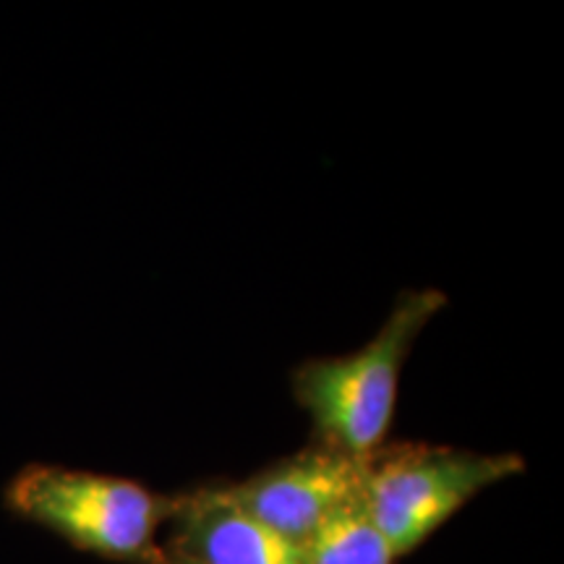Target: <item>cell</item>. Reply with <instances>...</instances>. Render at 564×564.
Instances as JSON below:
<instances>
[{
	"instance_id": "obj_3",
	"label": "cell",
	"mask_w": 564,
	"mask_h": 564,
	"mask_svg": "<svg viewBox=\"0 0 564 564\" xmlns=\"http://www.w3.org/2000/svg\"><path fill=\"white\" fill-rule=\"evenodd\" d=\"M523 470L525 460L514 453L384 444L364 463L361 502L394 560H400L432 539L484 489Z\"/></svg>"
},
{
	"instance_id": "obj_5",
	"label": "cell",
	"mask_w": 564,
	"mask_h": 564,
	"mask_svg": "<svg viewBox=\"0 0 564 564\" xmlns=\"http://www.w3.org/2000/svg\"><path fill=\"white\" fill-rule=\"evenodd\" d=\"M167 525L162 549L192 564H303L301 546L232 502L225 484L178 494Z\"/></svg>"
},
{
	"instance_id": "obj_1",
	"label": "cell",
	"mask_w": 564,
	"mask_h": 564,
	"mask_svg": "<svg viewBox=\"0 0 564 564\" xmlns=\"http://www.w3.org/2000/svg\"><path fill=\"white\" fill-rule=\"evenodd\" d=\"M444 306L447 295L436 288L405 291L379 333L361 348L295 366L293 398L312 419L316 442L358 463L384 447L403 366L423 327Z\"/></svg>"
},
{
	"instance_id": "obj_7",
	"label": "cell",
	"mask_w": 564,
	"mask_h": 564,
	"mask_svg": "<svg viewBox=\"0 0 564 564\" xmlns=\"http://www.w3.org/2000/svg\"><path fill=\"white\" fill-rule=\"evenodd\" d=\"M158 564H192V562H186L183 556L167 552V549H162V556H160Z\"/></svg>"
},
{
	"instance_id": "obj_4",
	"label": "cell",
	"mask_w": 564,
	"mask_h": 564,
	"mask_svg": "<svg viewBox=\"0 0 564 564\" xmlns=\"http://www.w3.org/2000/svg\"><path fill=\"white\" fill-rule=\"evenodd\" d=\"M361 474L364 463L316 442L246 481L225 484V491L259 523L301 546L329 514L358 497Z\"/></svg>"
},
{
	"instance_id": "obj_6",
	"label": "cell",
	"mask_w": 564,
	"mask_h": 564,
	"mask_svg": "<svg viewBox=\"0 0 564 564\" xmlns=\"http://www.w3.org/2000/svg\"><path fill=\"white\" fill-rule=\"evenodd\" d=\"M303 564H392L394 554L371 523L361 491L301 544Z\"/></svg>"
},
{
	"instance_id": "obj_2",
	"label": "cell",
	"mask_w": 564,
	"mask_h": 564,
	"mask_svg": "<svg viewBox=\"0 0 564 564\" xmlns=\"http://www.w3.org/2000/svg\"><path fill=\"white\" fill-rule=\"evenodd\" d=\"M175 497L131 478L30 463L9 478L3 507L24 523L45 528L76 552L121 564H158L160 528L171 520Z\"/></svg>"
}]
</instances>
